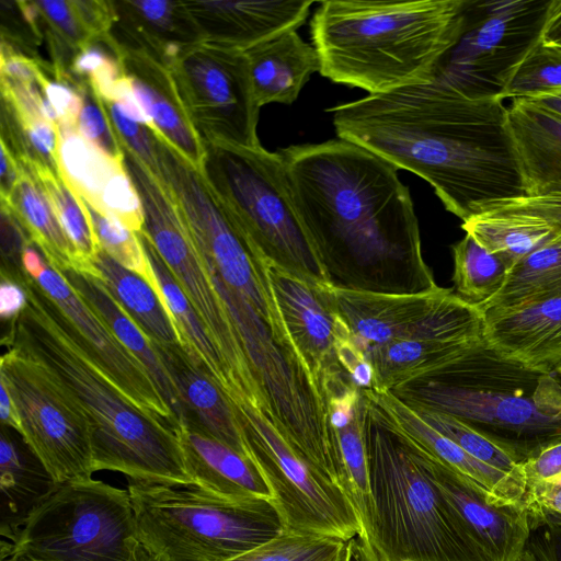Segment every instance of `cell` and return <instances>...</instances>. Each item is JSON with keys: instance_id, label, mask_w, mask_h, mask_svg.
<instances>
[{"instance_id": "cell-1", "label": "cell", "mask_w": 561, "mask_h": 561, "mask_svg": "<svg viewBox=\"0 0 561 561\" xmlns=\"http://www.w3.org/2000/svg\"><path fill=\"white\" fill-rule=\"evenodd\" d=\"M291 197L332 287L416 294L438 287L398 168L344 139L279 151Z\"/></svg>"}, {"instance_id": "cell-2", "label": "cell", "mask_w": 561, "mask_h": 561, "mask_svg": "<svg viewBox=\"0 0 561 561\" xmlns=\"http://www.w3.org/2000/svg\"><path fill=\"white\" fill-rule=\"evenodd\" d=\"M340 139L424 179L462 221L526 197L503 100L470 99L433 80L330 110Z\"/></svg>"}, {"instance_id": "cell-3", "label": "cell", "mask_w": 561, "mask_h": 561, "mask_svg": "<svg viewBox=\"0 0 561 561\" xmlns=\"http://www.w3.org/2000/svg\"><path fill=\"white\" fill-rule=\"evenodd\" d=\"M468 0L322 1L311 21L320 73L368 94L434 80Z\"/></svg>"}, {"instance_id": "cell-4", "label": "cell", "mask_w": 561, "mask_h": 561, "mask_svg": "<svg viewBox=\"0 0 561 561\" xmlns=\"http://www.w3.org/2000/svg\"><path fill=\"white\" fill-rule=\"evenodd\" d=\"M389 392L410 408L461 421L519 465L561 443V379L485 339Z\"/></svg>"}, {"instance_id": "cell-5", "label": "cell", "mask_w": 561, "mask_h": 561, "mask_svg": "<svg viewBox=\"0 0 561 561\" xmlns=\"http://www.w3.org/2000/svg\"><path fill=\"white\" fill-rule=\"evenodd\" d=\"M25 293L27 305L11 321L2 343L45 365L78 402L91 426L94 471H119L134 481L194 485L176 433L131 403Z\"/></svg>"}, {"instance_id": "cell-6", "label": "cell", "mask_w": 561, "mask_h": 561, "mask_svg": "<svg viewBox=\"0 0 561 561\" xmlns=\"http://www.w3.org/2000/svg\"><path fill=\"white\" fill-rule=\"evenodd\" d=\"M365 399L373 506L367 537L381 560L488 561L435 482L428 453Z\"/></svg>"}, {"instance_id": "cell-7", "label": "cell", "mask_w": 561, "mask_h": 561, "mask_svg": "<svg viewBox=\"0 0 561 561\" xmlns=\"http://www.w3.org/2000/svg\"><path fill=\"white\" fill-rule=\"evenodd\" d=\"M127 491L141 538L162 561H228L286 530L270 499L134 480Z\"/></svg>"}, {"instance_id": "cell-8", "label": "cell", "mask_w": 561, "mask_h": 561, "mask_svg": "<svg viewBox=\"0 0 561 561\" xmlns=\"http://www.w3.org/2000/svg\"><path fill=\"white\" fill-rule=\"evenodd\" d=\"M204 146L201 173L252 249L313 285H330L294 204L282 154L262 146Z\"/></svg>"}, {"instance_id": "cell-9", "label": "cell", "mask_w": 561, "mask_h": 561, "mask_svg": "<svg viewBox=\"0 0 561 561\" xmlns=\"http://www.w3.org/2000/svg\"><path fill=\"white\" fill-rule=\"evenodd\" d=\"M0 561H162L139 533L128 491L85 479L60 483Z\"/></svg>"}, {"instance_id": "cell-10", "label": "cell", "mask_w": 561, "mask_h": 561, "mask_svg": "<svg viewBox=\"0 0 561 561\" xmlns=\"http://www.w3.org/2000/svg\"><path fill=\"white\" fill-rule=\"evenodd\" d=\"M158 176L178 203L206 267L245 297L295 350L271 291L265 261L252 249L201 170L158 137Z\"/></svg>"}, {"instance_id": "cell-11", "label": "cell", "mask_w": 561, "mask_h": 561, "mask_svg": "<svg viewBox=\"0 0 561 561\" xmlns=\"http://www.w3.org/2000/svg\"><path fill=\"white\" fill-rule=\"evenodd\" d=\"M554 0H468L456 44L434 80L470 99L499 98L543 36Z\"/></svg>"}, {"instance_id": "cell-12", "label": "cell", "mask_w": 561, "mask_h": 561, "mask_svg": "<svg viewBox=\"0 0 561 561\" xmlns=\"http://www.w3.org/2000/svg\"><path fill=\"white\" fill-rule=\"evenodd\" d=\"M124 164L141 199L144 231L179 282L227 364L229 378L251 373L240 334L216 289L184 216L167 184L133 152Z\"/></svg>"}, {"instance_id": "cell-13", "label": "cell", "mask_w": 561, "mask_h": 561, "mask_svg": "<svg viewBox=\"0 0 561 561\" xmlns=\"http://www.w3.org/2000/svg\"><path fill=\"white\" fill-rule=\"evenodd\" d=\"M0 381L16 407L21 435L58 483L91 479V426L78 402L42 363L10 346Z\"/></svg>"}, {"instance_id": "cell-14", "label": "cell", "mask_w": 561, "mask_h": 561, "mask_svg": "<svg viewBox=\"0 0 561 561\" xmlns=\"http://www.w3.org/2000/svg\"><path fill=\"white\" fill-rule=\"evenodd\" d=\"M167 67L203 144L261 147V107L242 51L198 43L183 48Z\"/></svg>"}, {"instance_id": "cell-15", "label": "cell", "mask_w": 561, "mask_h": 561, "mask_svg": "<svg viewBox=\"0 0 561 561\" xmlns=\"http://www.w3.org/2000/svg\"><path fill=\"white\" fill-rule=\"evenodd\" d=\"M335 308L364 353L402 340L480 342L484 318L480 309L453 289L437 287L416 294H382L330 286Z\"/></svg>"}, {"instance_id": "cell-16", "label": "cell", "mask_w": 561, "mask_h": 561, "mask_svg": "<svg viewBox=\"0 0 561 561\" xmlns=\"http://www.w3.org/2000/svg\"><path fill=\"white\" fill-rule=\"evenodd\" d=\"M31 293L51 320L137 408L175 433L179 423L142 364L47 262L36 278L24 270L8 277Z\"/></svg>"}, {"instance_id": "cell-17", "label": "cell", "mask_w": 561, "mask_h": 561, "mask_svg": "<svg viewBox=\"0 0 561 561\" xmlns=\"http://www.w3.org/2000/svg\"><path fill=\"white\" fill-rule=\"evenodd\" d=\"M265 273L287 334L324 400L354 385L339 359L351 332L330 285H313L268 262Z\"/></svg>"}, {"instance_id": "cell-18", "label": "cell", "mask_w": 561, "mask_h": 561, "mask_svg": "<svg viewBox=\"0 0 561 561\" xmlns=\"http://www.w3.org/2000/svg\"><path fill=\"white\" fill-rule=\"evenodd\" d=\"M428 455L435 482L488 561H517L530 531L526 506L495 502L471 479Z\"/></svg>"}, {"instance_id": "cell-19", "label": "cell", "mask_w": 561, "mask_h": 561, "mask_svg": "<svg viewBox=\"0 0 561 561\" xmlns=\"http://www.w3.org/2000/svg\"><path fill=\"white\" fill-rule=\"evenodd\" d=\"M313 1H184L202 43L245 51L306 21Z\"/></svg>"}, {"instance_id": "cell-20", "label": "cell", "mask_w": 561, "mask_h": 561, "mask_svg": "<svg viewBox=\"0 0 561 561\" xmlns=\"http://www.w3.org/2000/svg\"><path fill=\"white\" fill-rule=\"evenodd\" d=\"M121 50L124 73L152 131L201 170L205 146L185 113L168 67L142 50Z\"/></svg>"}, {"instance_id": "cell-21", "label": "cell", "mask_w": 561, "mask_h": 561, "mask_svg": "<svg viewBox=\"0 0 561 561\" xmlns=\"http://www.w3.org/2000/svg\"><path fill=\"white\" fill-rule=\"evenodd\" d=\"M153 345L176 388L181 425L249 457L234 411L214 378L181 345Z\"/></svg>"}, {"instance_id": "cell-22", "label": "cell", "mask_w": 561, "mask_h": 561, "mask_svg": "<svg viewBox=\"0 0 561 561\" xmlns=\"http://www.w3.org/2000/svg\"><path fill=\"white\" fill-rule=\"evenodd\" d=\"M482 314L484 339L495 350L541 371L561 369V297Z\"/></svg>"}, {"instance_id": "cell-23", "label": "cell", "mask_w": 561, "mask_h": 561, "mask_svg": "<svg viewBox=\"0 0 561 561\" xmlns=\"http://www.w3.org/2000/svg\"><path fill=\"white\" fill-rule=\"evenodd\" d=\"M366 398L431 455L465 474L500 504L524 505L526 481L490 467L430 426L389 391L363 389Z\"/></svg>"}, {"instance_id": "cell-24", "label": "cell", "mask_w": 561, "mask_h": 561, "mask_svg": "<svg viewBox=\"0 0 561 561\" xmlns=\"http://www.w3.org/2000/svg\"><path fill=\"white\" fill-rule=\"evenodd\" d=\"M110 2L114 15L112 26L125 35V41L116 42L122 48L142 50L167 66L183 48L202 43L184 1Z\"/></svg>"}, {"instance_id": "cell-25", "label": "cell", "mask_w": 561, "mask_h": 561, "mask_svg": "<svg viewBox=\"0 0 561 561\" xmlns=\"http://www.w3.org/2000/svg\"><path fill=\"white\" fill-rule=\"evenodd\" d=\"M507 125L527 196L561 192V116L529 99H514Z\"/></svg>"}, {"instance_id": "cell-26", "label": "cell", "mask_w": 561, "mask_h": 561, "mask_svg": "<svg viewBox=\"0 0 561 561\" xmlns=\"http://www.w3.org/2000/svg\"><path fill=\"white\" fill-rule=\"evenodd\" d=\"M60 483L22 435L1 425L0 535L14 542L34 513Z\"/></svg>"}, {"instance_id": "cell-27", "label": "cell", "mask_w": 561, "mask_h": 561, "mask_svg": "<svg viewBox=\"0 0 561 561\" xmlns=\"http://www.w3.org/2000/svg\"><path fill=\"white\" fill-rule=\"evenodd\" d=\"M176 435L194 485L230 500H273L253 460L221 442L181 425Z\"/></svg>"}, {"instance_id": "cell-28", "label": "cell", "mask_w": 561, "mask_h": 561, "mask_svg": "<svg viewBox=\"0 0 561 561\" xmlns=\"http://www.w3.org/2000/svg\"><path fill=\"white\" fill-rule=\"evenodd\" d=\"M252 91L260 107L294 103L321 65L314 46L296 30L284 32L243 51Z\"/></svg>"}, {"instance_id": "cell-29", "label": "cell", "mask_w": 561, "mask_h": 561, "mask_svg": "<svg viewBox=\"0 0 561 561\" xmlns=\"http://www.w3.org/2000/svg\"><path fill=\"white\" fill-rule=\"evenodd\" d=\"M58 272L105 322L118 341L142 364L180 427L182 409L179 394L152 341L111 295L101 277L75 268Z\"/></svg>"}, {"instance_id": "cell-30", "label": "cell", "mask_w": 561, "mask_h": 561, "mask_svg": "<svg viewBox=\"0 0 561 561\" xmlns=\"http://www.w3.org/2000/svg\"><path fill=\"white\" fill-rule=\"evenodd\" d=\"M158 283L159 294L171 314L181 345L194 363L203 367L224 393L229 390L225 358L209 331L144 230L137 232Z\"/></svg>"}, {"instance_id": "cell-31", "label": "cell", "mask_w": 561, "mask_h": 561, "mask_svg": "<svg viewBox=\"0 0 561 561\" xmlns=\"http://www.w3.org/2000/svg\"><path fill=\"white\" fill-rule=\"evenodd\" d=\"M22 173L9 197L1 201L18 220L45 261L55 270H77V257L68 241L51 199L35 170L21 161Z\"/></svg>"}, {"instance_id": "cell-32", "label": "cell", "mask_w": 561, "mask_h": 561, "mask_svg": "<svg viewBox=\"0 0 561 561\" xmlns=\"http://www.w3.org/2000/svg\"><path fill=\"white\" fill-rule=\"evenodd\" d=\"M346 473L348 494L363 520L365 535L370 527L373 506L368 458L364 434L366 399L363 389L350 386L328 400Z\"/></svg>"}, {"instance_id": "cell-33", "label": "cell", "mask_w": 561, "mask_h": 561, "mask_svg": "<svg viewBox=\"0 0 561 561\" xmlns=\"http://www.w3.org/2000/svg\"><path fill=\"white\" fill-rule=\"evenodd\" d=\"M94 266L111 295L153 343L181 345L164 300L146 279L118 264L103 250Z\"/></svg>"}, {"instance_id": "cell-34", "label": "cell", "mask_w": 561, "mask_h": 561, "mask_svg": "<svg viewBox=\"0 0 561 561\" xmlns=\"http://www.w3.org/2000/svg\"><path fill=\"white\" fill-rule=\"evenodd\" d=\"M461 228L512 267L524 256L558 239L540 218L517 209L491 205L462 221Z\"/></svg>"}, {"instance_id": "cell-35", "label": "cell", "mask_w": 561, "mask_h": 561, "mask_svg": "<svg viewBox=\"0 0 561 561\" xmlns=\"http://www.w3.org/2000/svg\"><path fill=\"white\" fill-rule=\"evenodd\" d=\"M481 342V341H480ZM479 342L402 340L365 353L375 391H390L457 357Z\"/></svg>"}, {"instance_id": "cell-36", "label": "cell", "mask_w": 561, "mask_h": 561, "mask_svg": "<svg viewBox=\"0 0 561 561\" xmlns=\"http://www.w3.org/2000/svg\"><path fill=\"white\" fill-rule=\"evenodd\" d=\"M561 297V239L516 262L499 293L480 310H511Z\"/></svg>"}, {"instance_id": "cell-37", "label": "cell", "mask_w": 561, "mask_h": 561, "mask_svg": "<svg viewBox=\"0 0 561 561\" xmlns=\"http://www.w3.org/2000/svg\"><path fill=\"white\" fill-rule=\"evenodd\" d=\"M57 162L66 183L94 208L112 178L125 168L124 161L105 154L68 124L58 125Z\"/></svg>"}, {"instance_id": "cell-38", "label": "cell", "mask_w": 561, "mask_h": 561, "mask_svg": "<svg viewBox=\"0 0 561 561\" xmlns=\"http://www.w3.org/2000/svg\"><path fill=\"white\" fill-rule=\"evenodd\" d=\"M451 250L454 293L481 309L502 288L511 266L467 233Z\"/></svg>"}, {"instance_id": "cell-39", "label": "cell", "mask_w": 561, "mask_h": 561, "mask_svg": "<svg viewBox=\"0 0 561 561\" xmlns=\"http://www.w3.org/2000/svg\"><path fill=\"white\" fill-rule=\"evenodd\" d=\"M32 168L46 187L60 226L75 251L77 270L100 277L94 261L102 249L83 199L59 173L47 169Z\"/></svg>"}, {"instance_id": "cell-40", "label": "cell", "mask_w": 561, "mask_h": 561, "mask_svg": "<svg viewBox=\"0 0 561 561\" xmlns=\"http://www.w3.org/2000/svg\"><path fill=\"white\" fill-rule=\"evenodd\" d=\"M561 90V44L541 37L512 72L500 99H534Z\"/></svg>"}, {"instance_id": "cell-41", "label": "cell", "mask_w": 561, "mask_h": 561, "mask_svg": "<svg viewBox=\"0 0 561 561\" xmlns=\"http://www.w3.org/2000/svg\"><path fill=\"white\" fill-rule=\"evenodd\" d=\"M346 546L337 537L285 530L228 561H344Z\"/></svg>"}, {"instance_id": "cell-42", "label": "cell", "mask_w": 561, "mask_h": 561, "mask_svg": "<svg viewBox=\"0 0 561 561\" xmlns=\"http://www.w3.org/2000/svg\"><path fill=\"white\" fill-rule=\"evenodd\" d=\"M69 70L76 78L87 81L102 100H106L125 76L121 47L110 33L95 37L80 48Z\"/></svg>"}, {"instance_id": "cell-43", "label": "cell", "mask_w": 561, "mask_h": 561, "mask_svg": "<svg viewBox=\"0 0 561 561\" xmlns=\"http://www.w3.org/2000/svg\"><path fill=\"white\" fill-rule=\"evenodd\" d=\"M83 202L101 249L118 264L146 279L159 293L157 279L137 232L101 213L84 199Z\"/></svg>"}, {"instance_id": "cell-44", "label": "cell", "mask_w": 561, "mask_h": 561, "mask_svg": "<svg viewBox=\"0 0 561 561\" xmlns=\"http://www.w3.org/2000/svg\"><path fill=\"white\" fill-rule=\"evenodd\" d=\"M413 410L430 426L451 439L473 458L507 474L525 480L519 463L470 426L448 414L427 409Z\"/></svg>"}, {"instance_id": "cell-45", "label": "cell", "mask_w": 561, "mask_h": 561, "mask_svg": "<svg viewBox=\"0 0 561 561\" xmlns=\"http://www.w3.org/2000/svg\"><path fill=\"white\" fill-rule=\"evenodd\" d=\"M82 107L77 121L80 135L113 159L124 161V146L92 87L82 80Z\"/></svg>"}, {"instance_id": "cell-46", "label": "cell", "mask_w": 561, "mask_h": 561, "mask_svg": "<svg viewBox=\"0 0 561 561\" xmlns=\"http://www.w3.org/2000/svg\"><path fill=\"white\" fill-rule=\"evenodd\" d=\"M102 101L123 146L158 175L157 135L149 127L127 117L115 102Z\"/></svg>"}, {"instance_id": "cell-47", "label": "cell", "mask_w": 561, "mask_h": 561, "mask_svg": "<svg viewBox=\"0 0 561 561\" xmlns=\"http://www.w3.org/2000/svg\"><path fill=\"white\" fill-rule=\"evenodd\" d=\"M527 512L530 531L517 561H561V517L543 511Z\"/></svg>"}, {"instance_id": "cell-48", "label": "cell", "mask_w": 561, "mask_h": 561, "mask_svg": "<svg viewBox=\"0 0 561 561\" xmlns=\"http://www.w3.org/2000/svg\"><path fill=\"white\" fill-rule=\"evenodd\" d=\"M491 205H499L534 215L543 220L553 233L561 239V192L502 201Z\"/></svg>"}, {"instance_id": "cell-49", "label": "cell", "mask_w": 561, "mask_h": 561, "mask_svg": "<svg viewBox=\"0 0 561 561\" xmlns=\"http://www.w3.org/2000/svg\"><path fill=\"white\" fill-rule=\"evenodd\" d=\"M43 66L18 53L9 43L1 44V79L32 83L38 82Z\"/></svg>"}, {"instance_id": "cell-50", "label": "cell", "mask_w": 561, "mask_h": 561, "mask_svg": "<svg viewBox=\"0 0 561 561\" xmlns=\"http://www.w3.org/2000/svg\"><path fill=\"white\" fill-rule=\"evenodd\" d=\"M527 483L550 482L561 477V443L520 465Z\"/></svg>"}, {"instance_id": "cell-51", "label": "cell", "mask_w": 561, "mask_h": 561, "mask_svg": "<svg viewBox=\"0 0 561 561\" xmlns=\"http://www.w3.org/2000/svg\"><path fill=\"white\" fill-rule=\"evenodd\" d=\"M527 511H543L561 517V477L550 482L527 483Z\"/></svg>"}, {"instance_id": "cell-52", "label": "cell", "mask_w": 561, "mask_h": 561, "mask_svg": "<svg viewBox=\"0 0 561 561\" xmlns=\"http://www.w3.org/2000/svg\"><path fill=\"white\" fill-rule=\"evenodd\" d=\"M27 305L24 288L18 283L1 277L0 316L2 320L12 321L21 314Z\"/></svg>"}, {"instance_id": "cell-53", "label": "cell", "mask_w": 561, "mask_h": 561, "mask_svg": "<svg viewBox=\"0 0 561 561\" xmlns=\"http://www.w3.org/2000/svg\"><path fill=\"white\" fill-rule=\"evenodd\" d=\"M22 173V164L4 140L1 139V201L9 197Z\"/></svg>"}, {"instance_id": "cell-54", "label": "cell", "mask_w": 561, "mask_h": 561, "mask_svg": "<svg viewBox=\"0 0 561 561\" xmlns=\"http://www.w3.org/2000/svg\"><path fill=\"white\" fill-rule=\"evenodd\" d=\"M344 561H382L369 538L358 535L347 541Z\"/></svg>"}, {"instance_id": "cell-55", "label": "cell", "mask_w": 561, "mask_h": 561, "mask_svg": "<svg viewBox=\"0 0 561 561\" xmlns=\"http://www.w3.org/2000/svg\"><path fill=\"white\" fill-rule=\"evenodd\" d=\"M0 417L1 425L10 427L21 434V422L16 407L5 385L0 381Z\"/></svg>"}, {"instance_id": "cell-56", "label": "cell", "mask_w": 561, "mask_h": 561, "mask_svg": "<svg viewBox=\"0 0 561 561\" xmlns=\"http://www.w3.org/2000/svg\"><path fill=\"white\" fill-rule=\"evenodd\" d=\"M33 243L27 244L22 253V267L25 273L36 279L45 268L46 261L34 249Z\"/></svg>"}, {"instance_id": "cell-57", "label": "cell", "mask_w": 561, "mask_h": 561, "mask_svg": "<svg viewBox=\"0 0 561 561\" xmlns=\"http://www.w3.org/2000/svg\"><path fill=\"white\" fill-rule=\"evenodd\" d=\"M543 37L561 44V0H554Z\"/></svg>"}, {"instance_id": "cell-58", "label": "cell", "mask_w": 561, "mask_h": 561, "mask_svg": "<svg viewBox=\"0 0 561 561\" xmlns=\"http://www.w3.org/2000/svg\"><path fill=\"white\" fill-rule=\"evenodd\" d=\"M529 100L561 116V90Z\"/></svg>"}, {"instance_id": "cell-59", "label": "cell", "mask_w": 561, "mask_h": 561, "mask_svg": "<svg viewBox=\"0 0 561 561\" xmlns=\"http://www.w3.org/2000/svg\"><path fill=\"white\" fill-rule=\"evenodd\" d=\"M556 374L561 378V369H559Z\"/></svg>"}]
</instances>
